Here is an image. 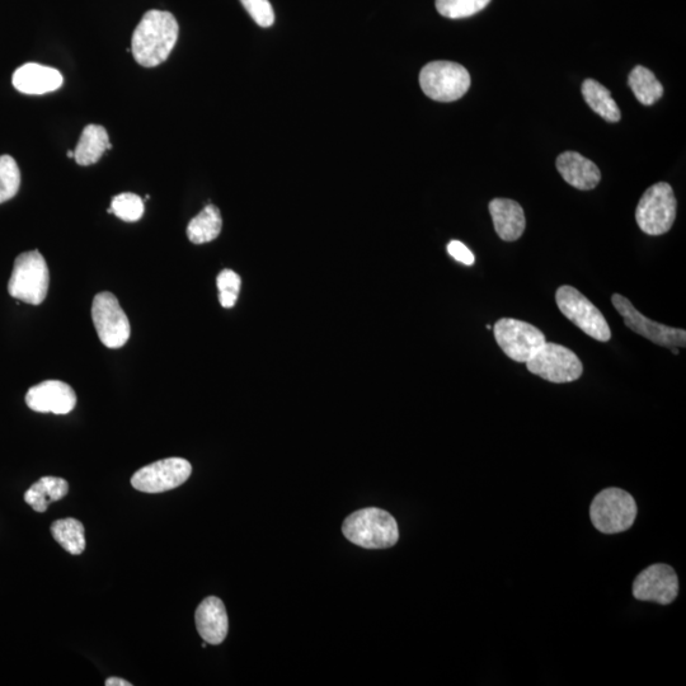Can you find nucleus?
Listing matches in <instances>:
<instances>
[{"instance_id": "nucleus-15", "label": "nucleus", "mask_w": 686, "mask_h": 686, "mask_svg": "<svg viewBox=\"0 0 686 686\" xmlns=\"http://www.w3.org/2000/svg\"><path fill=\"white\" fill-rule=\"evenodd\" d=\"M63 82V75L59 70L36 63L22 65L12 78L13 86L18 92L32 96L58 91Z\"/></svg>"}, {"instance_id": "nucleus-22", "label": "nucleus", "mask_w": 686, "mask_h": 686, "mask_svg": "<svg viewBox=\"0 0 686 686\" xmlns=\"http://www.w3.org/2000/svg\"><path fill=\"white\" fill-rule=\"evenodd\" d=\"M222 228L223 219L219 209L214 205H208L191 220L187 227V237L194 244L213 242L219 237Z\"/></svg>"}, {"instance_id": "nucleus-24", "label": "nucleus", "mask_w": 686, "mask_h": 686, "mask_svg": "<svg viewBox=\"0 0 686 686\" xmlns=\"http://www.w3.org/2000/svg\"><path fill=\"white\" fill-rule=\"evenodd\" d=\"M51 533L65 551L79 556L86 549V532L81 521L77 519L68 518L55 521L51 525Z\"/></svg>"}, {"instance_id": "nucleus-6", "label": "nucleus", "mask_w": 686, "mask_h": 686, "mask_svg": "<svg viewBox=\"0 0 686 686\" xmlns=\"http://www.w3.org/2000/svg\"><path fill=\"white\" fill-rule=\"evenodd\" d=\"M422 91L431 100L454 102L460 100L471 87V75L458 63L434 61L420 73Z\"/></svg>"}, {"instance_id": "nucleus-25", "label": "nucleus", "mask_w": 686, "mask_h": 686, "mask_svg": "<svg viewBox=\"0 0 686 686\" xmlns=\"http://www.w3.org/2000/svg\"><path fill=\"white\" fill-rule=\"evenodd\" d=\"M21 186V172L11 155L0 157V204L13 199Z\"/></svg>"}, {"instance_id": "nucleus-16", "label": "nucleus", "mask_w": 686, "mask_h": 686, "mask_svg": "<svg viewBox=\"0 0 686 686\" xmlns=\"http://www.w3.org/2000/svg\"><path fill=\"white\" fill-rule=\"evenodd\" d=\"M197 631L205 642L220 645L228 636L229 620L223 601L210 596L199 605L195 615Z\"/></svg>"}, {"instance_id": "nucleus-1", "label": "nucleus", "mask_w": 686, "mask_h": 686, "mask_svg": "<svg viewBox=\"0 0 686 686\" xmlns=\"http://www.w3.org/2000/svg\"><path fill=\"white\" fill-rule=\"evenodd\" d=\"M180 34V26L172 13L149 11L136 26L131 39V54L145 68L158 67L168 59Z\"/></svg>"}, {"instance_id": "nucleus-10", "label": "nucleus", "mask_w": 686, "mask_h": 686, "mask_svg": "<svg viewBox=\"0 0 686 686\" xmlns=\"http://www.w3.org/2000/svg\"><path fill=\"white\" fill-rule=\"evenodd\" d=\"M92 319L98 337L108 349H121L128 343L131 335L129 318L110 291H102L93 299Z\"/></svg>"}, {"instance_id": "nucleus-17", "label": "nucleus", "mask_w": 686, "mask_h": 686, "mask_svg": "<svg viewBox=\"0 0 686 686\" xmlns=\"http://www.w3.org/2000/svg\"><path fill=\"white\" fill-rule=\"evenodd\" d=\"M557 169L563 180L577 190L595 189L601 180L599 167L580 153L565 152L559 155Z\"/></svg>"}, {"instance_id": "nucleus-19", "label": "nucleus", "mask_w": 686, "mask_h": 686, "mask_svg": "<svg viewBox=\"0 0 686 686\" xmlns=\"http://www.w3.org/2000/svg\"><path fill=\"white\" fill-rule=\"evenodd\" d=\"M110 139L105 128L100 125H88L84 128L74 159L79 166H92L100 161L103 153L108 149Z\"/></svg>"}, {"instance_id": "nucleus-8", "label": "nucleus", "mask_w": 686, "mask_h": 686, "mask_svg": "<svg viewBox=\"0 0 686 686\" xmlns=\"http://www.w3.org/2000/svg\"><path fill=\"white\" fill-rule=\"evenodd\" d=\"M525 364L530 373L556 384L576 382L584 373L579 356L553 342H545L542 349Z\"/></svg>"}, {"instance_id": "nucleus-27", "label": "nucleus", "mask_w": 686, "mask_h": 686, "mask_svg": "<svg viewBox=\"0 0 686 686\" xmlns=\"http://www.w3.org/2000/svg\"><path fill=\"white\" fill-rule=\"evenodd\" d=\"M110 209L117 218L124 222L134 223L142 219L144 215V201L138 195L125 192L114 197Z\"/></svg>"}, {"instance_id": "nucleus-4", "label": "nucleus", "mask_w": 686, "mask_h": 686, "mask_svg": "<svg viewBox=\"0 0 686 686\" xmlns=\"http://www.w3.org/2000/svg\"><path fill=\"white\" fill-rule=\"evenodd\" d=\"M590 518L600 533L618 534L631 529L637 518V504L628 492L606 488L594 498Z\"/></svg>"}, {"instance_id": "nucleus-18", "label": "nucleus", "mask_w": 686, "mask_h": 686, "mask_svg": "<svg viewBox=\"0 0 686 686\" xmlns=\"http://www.w3.org/2000/svg\"><path fill=\"white\" fill-rule=\"evenodd\" d=\"M490 214L497 236L505 242H515L523 236L526 227L524 209L510 199H495L490 202Z\"/></svg>"}, {"instance_id": "nucleus-5", "label": "nucleus", "mask_w": 686, "mask_h": 686, "mask_svg": "<svg viewBox=\"0 0 686 686\" xmlns=\"http://www.w3.org/2000/svg\"><path fill=\"white\" fill-rule=\"evenodd\" d=\"M676 208L678 202L673 187L666 182L656 183L638 202L636 220L639 229L648 236H662L673 228Z\"/></svg>"}, {"instance_id": "nucleus-31", "label": "nucleus", "mask_w": 686, "mask_h": 686, "mask_svg": "<svg viewBox=\"0 0 686 686\" xmlns=\"http://www.w3.org/2000/svg\"><path fill=\"white\" fill-rule=\"evenodd\" d=\"M106 686H131V683L120 678H110L106 680Z\"/></svg>"}, {"instance_id": "nucleus-26", "label": "nucleus", "mask_w": 686, "mask_h": 686, "mask_svg": "<svg viewBox=\"0 0 686 686\" xmlns=\"http://www.w3.org/2000/svg\"><path fill=\"white\" fill-rule=\"evenodd\" d=\"M491 0H436V9L450 20L472 17L485 9Z\"/></svg>"}, {"instance_id": "nucleus-12", "label": "nucleus", "mask_w": 686, "mask_h": 686, "mask_svg": "<svg viewBox=\"0 0 686 686\" xmlns=\"http://www.w3.org/2000/svg\"><path fill=\"white\" fill-rule=\"evenodd\" d=\"M191 473L189 460L168 458L139 469L131 478V485L140 492L162 493L182 486Z\"/></svg>"}, {"instance_id": "nucleus-30", "label": "nucleus", "mask_w": 686, "mask_h": 686, "mask_svg": "<svg viewBox=\"0 0 686 686\" xmlns=\"http://www.w3.org/2000/svg\"><path fill=\"white\" fill-rule=\"evenodd\" d=\"M448 253L454 260L463 263L465 266H473L476 262V257H474L471 249L459 241H451L448 244Z\"/></svg>"}, {"instance_id": "nucleus-9", "label": "nucleus", "mask_w": 686, "mask_h": 686, "mask_svg": "<svg viewBox=\"0 0 686 686\" xmlns=\"http://www.w3.org/2000/svg\"><path fill=\"white\" fill-rule=\"evenodd\" d=\"M492 330L504 354L520 364L528 363L547 342L539 328L519 319L502 318Z\"/></svg>"}, {"instance_id": "nucleus-20", "label": "nucleus", "mask_w": 686, "mask_h": 686, "mask_svg": "<svg viewBox=\"0 0 686 686\" xmlns=\"http://www.w3.org/2000/svg\"><path fill=\"white\" fill-rule=\"evenodd\" d=\"M69 485L63 478L42 477L25 493L26 504L37 512H45L50 504L68 495Z\"/></svg>"}, {"instance_id": "nucleus-28", "label": "nucleus", "mask_w": 686, "mask_h": 686, "mask_svg": "<svg viewBox=\"0 0 686 686\" xmlns=\"http://www.w3.org/2000/svg\"><path fill=\"white\" fill-rule=\"evenodd\" d=\"M216 285H218L219 300L222 307L225 309L233 308L237 303L239 291H241V277L233 270H223L216 279Z\"/></svg>"}, {"instance_id": "nucleus-3", "label": "nucleus", "mask_w": 686, "mask_h": 686, "mask_svg": "<svg viewBox=\"0 0 686 686\" xmlns=\"http://www.w3.org/2000/svg\"><path fill=\"white\" fill-rule=\"evenodd\" d=\"M50 272L39 251L21 253L14 261L8 293L23 303L40 305L48 296Z\"/></svg>"}, {"instance_id": "nucleus-33", "label": "nucleus", "mask_w": 686, "mask_h": 686, "mask_svg": "<svg viewBox=\"0 0 686 686\" xmlns=\"http://www.w3.org/2000/svg\"><path fill=\"white\" fill-rule=\"evenodd\" d=\"M487 330H492V326H486Z\"/></svg>"}, {"instance_id": "nucleus-32", "label": "nucleus", "mask_w": 686, "mask_h": 686, "mask_svg": "<svg viewBox=\"0 0 686 686\" xmlns=\"http://www.w3.org/2000/svg\"><path fill=\"white\" fill-rule=\"evenodd\" d=\"M68 157H69V158H74V152H72V150H70V152H68Z\"/></svg>"}, {"instance_id": "nucleus-21", "label": "nucleus", "mask_w": 686, "mask_h": 686, "mask_svg": "<svg viewBox=\"0 0 686 686\" xmlns=\"http://www.w3.org/2000/svg\"><path fill=\"white\" fill-rule=\"evenodd\" d=\"M582 96H584L591 110L603 117L604 120L618 122L622 119L617 102L613 100L609 89H606L603 84L594 81V79H586L582 84Z\"/></svg>"}, {"instance_id": "nucleus-7", "label": "nucleus", "mask_w": 686, "mask_h": 686, "mask_svg": "<svg viewBox=\"0 0 686 686\" xmlns=\"http://www.w3.org/2000/svg\"><path fill=\"white\" fill-rule=\"evenodd\" d=\"M556 302L563 316L587 336L600 342L610 341L612 331L603 313L579 290L568 285L561 286L556 293Z\"/></svg>"}, {"instance_id": "nucleus-23", "label": "nucleus", "mask_w": 686, "mask_h": 686, "mask_svg": "<svg viewBox=\"0 0 686 686\" xmlns=\"http://www.w3.org/2000/svg\"><path fill=\"white\" fill-rule=\"evenodd\" d=\"M628 84L637 100L645 106L655 105L664 95V87L657 81L655 74L642 65H638L629 74Z\"/></svg>"}, {"instance_id": "nucleus-11", "label": "nucleus", "mask_w": 686, "mask_h": 686, "mask_svg": "<svg viewBox=\"0 0 686 686\" xmlns=\"http://www.w3.org/2000/svg\"><path fill=\"white\" fill-rule=\"evenodd\" d=\"M612 303L620 316L623 317L624 324L637 335L647 338L655 345L667 347V349H673V347H683L684 349L686 346V332L684 330L651 321L650 318L643 316L634 308L631 300L620 294L612 296Z\"/></svg>"}, {"instance_id": "nucleus-2", "label": "nucleus", "mask_w": 686, "mask_h": 686, "mask_svg": "<svg viewBox=\"0 0 686 686\" xmlns=\"http://www.w3.org/2000/svg\"><path fill=\"white\" fill-rule=\"evenodd\" d=\"M342 533L351 543L365 549L391 548L399 539L396 519L377 507L351 514L342 525Z\"/></svg>"}, {"instance_id": "nucleus-14", "label": "nucleus", "mask_w": 686, "mask_h": 686, "mask_svg": "<svg viewBox=\"0 0 686 686\" xmlns=\"http://www.w3.org/2000/svg\"><path fill=\"white\" fill-rule=\"evenodd\" d=\"M26 403L35 412L68 415L77 406V394L67 383L46 380L30 388L26 394Z\"/></svg>"}, {"instance_id": "nucleus-29", "label": "nucleus", "mask_w": 686, "mask_h": 686, "mask_svg": "<svg viewBox=\"0 0 686 686\" xmlns=\"http://www.w3.org/2000/svg\"><path fill=\"white\" fill-rule=\"evenodd\" d=\"M241 3L258 26L267 28L274 25L275 12L269 0H241Z\"/></svg>"}, {"instance_id": "nucleus-13", "label": "nucleus", "mask_w": 686, "mask_h": 686, "mask_svg": "<svg viewBox=\"0 0 686 686\" xmlns=\"http://www.w3.org/2000/svg\"><path fill=\"white\" fill-rule=\"evenodd\" d=\"M679 579L673 567L657 563L639 573L634 580L633 596L641 601L669 605L678 598Z\"/></svg>"}]
</instances>
